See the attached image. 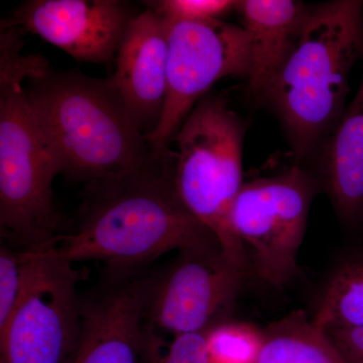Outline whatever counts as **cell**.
<instances>
[{"mask_svg": "<svg viewBox=\"0 0 363 363\" xmlns=\"http://www.w3.org/2000/svg\"><path fill=\"white\" fill-rule=\"evenodd\" d=\"M174 164V150L152 152L138 168L85 184L77 231L55 238L60 257L138 269L171 250L219 245L179 198Z\"/></svg>", "mask_w": 363, "mask_h": 363, "instance_id": "6da1fadb", "label": "cell"}, {"mask_svg": "<svg viewBox=\"0 0 363 363\" xmlns=\"http://www.w3.org/2000/svg\"><path fill=\"white\" fill-rule=\"evenodd\" d=\"M25 88L60 175L88 184L138 168L152 154L111 77L56 70L40 56Z\"/></svg>", "mask_w": 363, "mask_h": 363, "instance_id": "7a4b0ae2", "label": "cell"}, {"mask_svg": "<svg viewBox=\"0 0 363 363\" xmlns=\"http://www.w3.org/2000/svg\"><path fill=\"white\" fill-rule=\"evenodd\" d=\"M363 56V2L310 11L264 98L279 117L298 161L323 145L345 111L348 77Z\"/></svg>", "mask_w": 363, "mask_h": 363, "instance_id": "3957f363", "label": "cell"}, {"mask_svg": "<svg viewBox=\"0 0 363 363\" xmlns=\"http://www.w3.org/2000/svg\"><path fill=\"white\" fill-rule=\"evenodd\" d=\"M23 30H0V231L26 250L60 235L52 182L60 175L28 104L25 83L40 56L23 54Z\"/></svg>", "mask_w": 363, "mask_h": 363, "instance_id": "277c9868", "label": "cell"}, {"mask_svg": "<svg viewBox=\"0 0 363 363\" xmlns=\"http://www.w3.org/2000/svg\"><path fill=\"white\" fill-rule=\"evenodd\" d=\"M245 131L240 117L223 98H202L174 140V183L184 206L213 234L227 259L248 276L247 255L231 220L245 183Z\"/></svg>", "mask_w": 363, "mask_h": 363, "instance_id": "5b68a950", "label": "cell"}, {"mask_svg": "<svg viewBox=\"0 0 363 363\" xmlns=\"http://www.w3.org/2000/svg\"><path fill=\"white\" fill-rule=\"evenodd\" d=\"M317 183L300 166L243 183L233 226L247 255L248 272L283 288L298 272V255Z\"/></svg>", "mask_w": 363, "mask_h": 363, "instance_id": "8992f818", "label": "cell"}, {"mask_svg": "<svg viewBox=\"0 0 363 363\" xmlns=\"http://www.w3.org/2000/svg\"><path fill=\"white\" fill-rule=\"evenodd\" d=\"M55 238L28 250V283L0 330V363H67L75 350L81 326L79 272L60 257Z\"/></svg>", "mask_w": 363, "mask_h": 363, "instance_id": "52a82bcc", "label": "cell"}, {"mask_svg": "<svg viewBox=\"0 0 363 363\" xmlns=\"http://www.w3.org/2000/svg\"><path fill=\"white\" fill-rule=\"evenodd\" d=\"M169 21L166 104L161 123L147 138L157 154L171 149L182 124L215 83L247 78L250 71V40L242 26L220 20Z\"/></svg>", "mask_w": 363, "mask_h": 363, "instance_id": "ba28073f", "label": "cell"}, {"mask_svg": "<svg viewBox=\"0 0 363 363\" xmlns=\"http://www.w3.org/2000/svg\"><path fill=\"white\" fill-rule=\"evenodd\" d=\"M247 277L217 243L181 250L157 271L147 321L175 335L207 332L224 322Z\"/></svg>", "mask_w": 363, "mask_h": 363, "instance_id": "9c48e42d", "label": "cell"}, {"mask_svg": "<svg viewBox=\"0 0 363 363\" xmlns=\"http://www.w3.org/2000/svg\"><path fill=\"white\" fill-rule=\"evenodd\" d=\"M157 271L105 269L79 295L81 326L67 363H140L147 311Z\"/></svg>", "mask_w": 363, "mask_h": 363, "instance_id": "30bf717a", "label": "cell"}, {"mask_svg": "<svg viewBox=\"0 0 363 363\" xmlns=\"http://www.w3.org/2000/svg\"><path fill=\"white\" fill-rule=\"evenodd\" d=\"M138 13L121 0H30L1 25L35 33L80 63L107 64Z\"/></svg>", "mask_w": 363, "mask_h": 363, "instance_id": "8fae6325", "label": "cell"}, {"mask_svg": "<svg viewBox=\"0 0 363 363\" xmlns=\"http://www.w3.org/2000/svg\"><path fill=\"white\" fill-rule=\"evenodd\" d=\"M169 21L152 9L131 21L111 76L133 123L145 140L157 130L168 91Z\"/></svg>", "mask_w": 363, "mask_h": 363, "instance_id": "7c38bea8", "label": "cell"}, {"mask_svg": "<svg viewBox=\"0 0 363 363\" xmlns=\"http://www.w3.org/2000/svg\"><path fill=\"white\" fill-rule=\"evenodd\" d=\"M236 9L250 40L248 92L264 97L311 9L293 0H245L238 1Z\"/></svg>", "mask_w": 363, "mask_h": 363, "instance_id": "4fadbf2b", "label": "cell"}, {"mask_svg": "<svg viewBox=\"0 0 363 363\" xmlns=\"http://www.w3.org/2000/svg\"><path fill=\"white\" fill-rule=\"evenodd\" d=\"M322 184L348 225L363 220V75L359 88L322 145Z\"/></svg>", "mask_w": 363, "mask_h": 363, "instance_id": "5bb4252c", "label": "cell"}, {"mask_svg": "<svg viewBox=\"0 0 363 363\" xmlns=\"http://www.w3.org/2000/svg\"><path fill=\"white\" fill-rule=\"evenodd\" d=\"M255 363H350L326 331L304 311L291 312L264 330Z\"/></svg>", "mask_w": 363, "mask_h": 363, "instance_id": "9a60e30c", "label": "cell"}, {"mask_svg": "<svg viewBox=\"0 0 363 363\" xmlns=\"http://www.w3.org/2000/svg\"><path fill=\"white\" fill-rule=\"evenodd\" d=\"M312 320L326 332L363 327V252L332 274Z\"/></svg>", "mask_w": 363, "mask_h": 363, "instance_id": "2e32d148", "label": "cell"}, {"mask_svg": "<svg viewBox=\"0 0 363 363\" xmlns=\"http://www.w3.org/2000/svg\"><path fill=\"white\" fill-rule=\"evenodd\" d=\"M264 331L245 322L215 325L206 332L210 363H255L262 348Z\"/></svg>", "mask_w": 363, "mask_h": 363, "instance_id": "e0dca14e", "label": "cell"}, {"mask_svg": "<svg viewBox=\"0 0 363 363\" xmlns=\"http://www.w3.org/2000/svg\"><path fill=\"white\" fill-rule=\"evenodd\" d=\"M30 257L28 250L1 243L0 248V330L13 316L28 283Z\"/></svg>", "mask_w": 363, "mask_h": 363, "instance_id": "ac0fdd59", "label": "cell"}, {"mask_svg": "<svg viewBox=\"0 0 363 363\" xmlns=\"http://www.w3.org/2000/svg\"><path fill=\"white\" fill-rule=\"evenodd\" d=\"M160 339L147 325L143 340L142 358L143 363H210L208 357L206 332L176 335L164 354L160 350Z\"/></svg>", "mask_w": 363, "mask_h": 363, "instance_id": "d6986e66", "label": "cell"}, {"mask_svg": "<svg viewBox=\"0 0 363 363\" xmlns=\"http://www.w3.org/2000/svg\"><path fill=\"white\" fill-rule=\"evenodd\" d=\"M149 9L169 21L220 20L238 7L230 0H159L147 1Z\"/></svg>", "mask_w": 363, "mask_h": 363, "instance_id": "ffe728a7", "label": "cell"}, {"mask_svg": "<svg viewBox=\"0 0 363 363\" xmlns=\"http://www.w3.org/2000/svg\"><path fill=\"white\" fill-rule=\"evenodd\" d=\"M350 363H363V327L327 332Z\"/></svg>", "mask_w": 363, "mask_h": 363, "instance_id": "44dd1931", "label": "cell"}]
</instances>
